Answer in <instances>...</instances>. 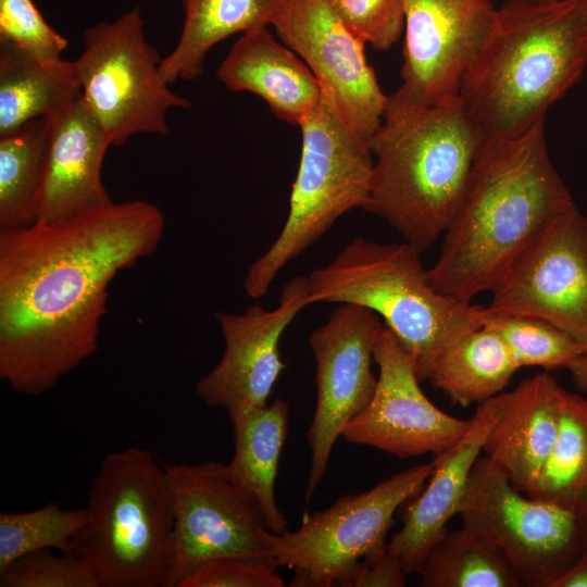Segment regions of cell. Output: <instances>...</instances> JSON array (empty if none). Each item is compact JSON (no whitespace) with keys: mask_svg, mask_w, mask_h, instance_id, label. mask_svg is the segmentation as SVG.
<instances>
[{"mask_svg":"<svg viewBox=\"0 0 587 587\" xmlns=\"http://www.w3.org/2000/svg\"><path fill=\"white\" fill-rule=\"evenodd\" d=\"M497 20L492 0H404L402 83L397 91L423 105L459 97L461 77Z\"/></svg>","mask_w":587,"mask_h":587,"instance_id":"16","label":"cell"},{"mask_svg":"<svg viewBox=\"0 0 587 587\" xmlns=\"http://www.w3.org/2000/svg\"><path fill=\"white\" fill-rule=\"evenodd\" d=\"M342 23L363 42L387 50L404 29V0H327Z\"/></svg>","mask_w":587,"mask_h":587,"instance_id":"33","label":"cell"},{"mask_svg":"<svg viewBox=\"0 0 587 587\" xmlns=\"http://www.w3.org/2000/svg\"><path fill=\"white\" fill-rule=\"evenodd\" d=\"M417 574L421 587H523L504 554L464 526L439 537Z\"/></svg>","mask_w":587,"mask_h":587,"instance_id":"27","label":"cell"},{"mask_svg":"<svg viewBox=\"0 0 587 587\" xmlns=\"http://www.w3.org/2000/svg\"><path fill=\"white\" fill-rule=\"evenodd\" d=\"M519 369L502 339L482 326L449 346L427 380L452 403L467 407L503 392Z\"/></svg>","mask_w":587,"mask_h":587,"instance_id":"25","label":"cell"},{"mask_svg":"<svg viewBox=\"0 0 587 587\" xmlns=\"http://www.w3.org/2000/svg\"><path fill=\"white\" fill-rule=\"evenodd\" d=\"M234 433L235 452L227 464L234 480L258 503L266 528L288 532V523L275 497L278 462L285 445L289 408L275 399L270 404L227 410Z\"/></svg>","mask_w":587,"mask_h":587,"instance_id":"22","label":"cell"},{"mask_svg":"<svg viewBox=\"0 0 587 587\" xmlns=\"http://www.w3.org/2000/svg\"><path fill=\"white\" fill-rule=\"evenodd\" d=\"M164 467L174 514L165 587H178L191 571L213 559L240 557L272 564L261 510L234 480L227 464L208 461Z\"/></svg>","mask_w":587,"mask_h":587,"instance_id":"11","label":"cell"},{"mask_svg":"<svg viewBox=\"0 0 587 587\" xmlns=\"http://www.w3.org/2000/svg\"><path fill=\"white\" fill-rule=\"evenodd\" d=\"M73 552L101 587H165L174 524L165 467L130 447L107 454L90 487Z\"/></svg>","mask_w":587,"mask_h":587,"instance_id":"6","label":"cell"},{"mask_svg":"<svg viewBox=\"0 0 587 587\" xmlns=\"http://www.w3.org/2000/svg\"><path fill=\"white\" fill-rule=\"evenodd\" d=\"M490 292L486 313L544 320L587 348V218L575 204L544 227Z\"/></svg>","mask_w":587,"mask_h":587,"instance_id":"13","label":"cell"},{"mask_svg":"<svg viewBox=\"0 0 587 587\" xmlns=\"http://www.w3.org/2000/svg\"><path fill=\"white\" fill-rule=\"evenodd\" d=\"M482 322L502 339L520 367L567 369L587 351L570 334L537 317L484 311Z\"/></svg>","mask_w":587,"mask_h":587,"instance_id":"30","label":"cell"},{"mask_svg":"<svg viewBox=\"0 0 587 587\" xmlns=\"http://www.w3.org/2000/svg\"><path fill=\"white\" fill-rule=\"evenodd\" d=\"M433 473V462L397 473L357 495H345L315 512L296 530L265 533L272 564L295 571L290 586H342L364 558L387 550L395 513L415 498Z\"/></svg>","mask_w":587,"mask_h":587,"instance_id":"9","label":"cell"},{"mask_svg":"<svg viewBox=\"0 0 587 587\" xmlns=\"http://www.w3.org/2000/svg\"><path fill=\"white\" fill-rule=\"evenodd\" d=\"M276 570L266 561L218 558L197 566L178 587H283L285 583Z\"/></svg>","mask_w":587,"mask_h":587,"instance_id":"34","label":"cell"},{"mask_svg":"<svg viewBox=\"0 0 587 587\" xmlns=\"http://www.w3.org/2000/svg\"><path fill=\"white\" fill-rule=\"evenodd\" d=\"M407 576L400 560L386 550L376 557L362 559L342 587H403Z\"/></svg>","mask_w":587,"mask_h":587,"instance_id":"35","label":"cell"},{"mask_svg":"<svg viewBox=\"0 0 587 587\" xmlns=\"http://www.w3.org/2000/svg\"><path fill=\"white\" fill-rule=\"evenodd\" d=\"M0 587H101L91 565L75 552L45 549L0 571Z\"/></svg>","mask_w":587,"mask_h":587,"instance_id":"31","label":"cell"},{"mask_svg":"<svg viewBox=\"0 0 587 587\" xmlns=\"http://www.w3.org/2000/svg\"><path fill=\"white\" fill-rule=\"evenodd\" d=\"M80 95L74 61L42 62L0 40V136L55 114Z\"/></svg>","mask_w":587,"mask_h":587,"instance_id":"23","label":"cell"},{"mask_svg":"<svg viewBox=\"0 0 587 587\" xmlns=\"http://www.w3.org/2000/svg\"><path fill=\"white\" fill-rule=\"evenodd\" d=\"M373 359L379 372L375 392L365 410L342 429L345 440L405 459L438 455L465 435L472 417H454L430 402L420 387L411 355L386 326Z\"/></svg>","mask_w":587,"mask_h":587,"instance_id":"15","label":"cell"},{"mask_svg":"<svg viewBox=\"0 0 587 587\" xmlns=\"http://www.w3.org/2000/svg\"><path fill=\"white\" fill-rule=\"evenodd\" d=\"M0 40L42 62L61 60L67 40L43 18L33 0H0Z\"/></svg>","mask_w":587,"mask_h":587,"instance_id":"32","label":"cell"},{"mask_svg":"<svg viewBox=\"0 0 587 587\" xmlns=\"http://www.w3.org/2000/svg\"><path fill=\"white\" fill-rule=\"evenodd\" d=\"M161 60L145 37L139 7L86 29L74 62L83 99L111 146L140 133L166 135L167 111L189 108L168 88Z\"/></svg>","mask_w":587,"mask_h":587,"instance_id":"8","label":"cell"},{"mask_svg":"<svg viewBox=\"0 0 587 587\" xmlns=\"http://www.w3.org/2000/svg\"><path fill=\"white\" fill-rule=\"evenodd\" d=\"M573 204L547 150L545 118L520 136L486 139L427 270L430 285L462 301L491 291L544 227Z\"/></svg>","mask_w":587,"mask_h":587,"instance_id":"2","label":"cell"},{"mask_svg":"<svg viewBox=\"0 0 587 587\" xmlns=\"http://www.w3.org/2000/svg\"><path fill=\"white\" fill-rule=\"evenodd\" d=\"M458 514L504 554L523 587H551L587 549L577 512L516 490L486 455L472 469Z\"/></svg>","mask_w":587,"mask_h":587,"instance_id":"10","label":"cell"},{"mask_svg":"<svg viewBox=\"0 0 587 587\" xmlns=\"http://www.w3.org/2000/svg\"><path fill=\"white\" fill-rule=\"evenodd\" d=\"M309 304L308 278L298 276L283 287L278 305L272 310L254 303L242 313L216 312L225 349L217 364L197 383L201 400L226 411L266 404L286 367L279 353L280 337Z\"/></svg>","mask_w":587,"mask_h":587,"instance_id":"17","label":"cell"},{"mask_svg":"<svg viewBox=\"0 0 587 587\" xmlns=\"http://www.w3.org/2000/svg\"><path fill=\"white\" fill-rule=\"evenodd\" d=\"M216 75L229 90L260 97L276 117L297 126L322 97L307 64L268 26L241 34Z\"/></svg>","mask_w":587,"mask_h":587,"instance_id":"21","label":"cell"},{"mask_svg":"<svg viewBox=\"0 0 587 587\" xmlns=\"http://www.w3.org/2000/svg\"><path fill=\"white\" fill-rule=\"evenodd\" d=\"M587 546V496L577 511Z\"/></svg>","mask_w":587,"mask_h":587,"instance_id":"38","label":"cell"},{"mask_svg":"<svg viewBox=\"0 0 587 587\" xmlns=\"http://www.w3.org/2000/svg\"><path fill=\"white\" fill-rule=\"evenodd\" d=\"M420 254L405 241L354 238L307 278L310 304L349 303L377 314L411 355L423 382L449 346L483 326L484 307L436 291Z\"/></svg>","mask_w":587,"mask_h":587,"instance_id":"5","label":"cell"},{"mask_svg":"<svg viewBox=\"0 0 587 587\" xmlns=\"http://www.w3.org/2000/svg\"><path fill=\"white\" fill-rule=\"evenodd\" d=\"M562 387L547 372L501 392V409L484 447L512 486L527 494L552 448L559 426Z\"/></svg>","mask_w":587,"mask_h":587,"instance_id":"20","label":"cell"},{"mask_svg":"<svg viewBox=\"0 0 587 587\" xmlns=\"http://www.w3.org/2000/svg\"><path fill=\"white\" fill-rule=\"evenodd\" d=\"M526 496L578 511L587 496V399L562 389L552 448Z\"/></svg>","mask_w":587,"mask_h":587,"instance_id":"28","label":"cell"},{"mask_svg":"<svg viewBox=\"0 0 587 587\" xmlns=\"http://www.w3.org/2000/svg\"><path fill=\"white\" fill-rule=\"evenodd\" d=\"M299 127L302 148L286 222L243 280L246 295L253 299L263 297L280 270L341 215L364 209L370 199L374 166L370 141L342 122L323 92Z\"/></svg>","mask_w":587,"mask_h":587,"instance_id":"7","label":"cell"},{"mask_svg":"<svg viewBox=\"0 0 587 587\" xmlns=\"http://www.w3.org/2000/svg\"><path fill=\"white\" fill-rule=\"evenodd\" d=\"M384 326L374 312L341 303L309 337L316 366V403L307 432L311 450L307 503L326 473L342 429L372 400L377 377L371 366Z\"/></svg>","mask_w":587,"mask_h":587,"instance_id":"12","label":"cell"},{"mask_svg":"<svg viewBox=\"0 0 587 587\" xmlns=\"http://www.w3.org/2000/svg\"><path fill=\"white\" fill-rule=\"evenodd\" d=\"M282 5L283 0H183L180 36L161 60L164 79L168 84L195 79L211 48L234 34L272 26Z\"/></svg>","mask_w":587,"mask_h":587,"instance_id":"24","label":"cell"},{"mask_svg":"<svg viewBox=\"0 0 587 587\" xmlns=\"http://www.w3.org/2000/svg\"><path fill=\"white\" fill-rule=\"evenodd\" d=\"M586 66L587 0H508L459 97L486 139L513 138L544 120Z\"/></svg>","mask_w":587,"mask_h":587,"instance_id":"4","label":"cell"},{"mask_svg":"<svg viewBox=\"0 0 587 587\" xmlns=\"http://www.w3.org/2000/svg\"><path fill=\"white\" fill-rule=\"evenodd\" d=\"M49 141V122L35 118L0 136V229L37 220Z\"/></svg>","mask_w":587,"mask_h":587,"instance_id":"26","label":"cell"},{"mask_svg":"<svg viewBox=\"0 0 587 587\" xmlns=\"http://www.w3.org/2000/svg\"><path fill=\"white\" fill-rule=\"evenodd\" d=\"M551 587H587V549Z\"/></svg>","mask_w":587,"mask_h":587,"instance_id":"36","label":"cell"},{"mask_svg":"<svg viewBox=\"0 0 587 587\" xmlns=\"http://www.w3.org/2000/svg\"><path fill=\"white\" fill-rule=\"evenodd\" d=\"M485 140L460 97L423 105L396 90L370 139L374 166L364 209L426 251L452 222Z\"/></svg>","mask_w":587,"mask_h":587,"instance_id":"3","label":"cell"},{"mask_svg":"<svg viewBox=\"0 0 587 587\" xmlns=\"http://www.w3.org/2000/svg\"><path fill=\"white\" fill-rule=\"evenodd\" d=\"M86 516L85 509H64L57 503L28 512H1L0 571L35 551L73 552L74 539Z\"/></svg>","mask_w":587,"mask_h":587,"instance_id":"29","label":"cell"},{"mask_svg":"<svg viewBox=\"0 0 587 587\" xmlns=\"http://www.w3.org/2000/svg\"><path fill=\"white\" fill-rule=\"evenodd\" d=\"M47 120L49 141L36 222L62 221L112 203L101 177L111 143L83 96Z\"/></svg>","mask_w":587,"mask_h":587,"instance_id":"18","label":"cell"},{"mask_svg":"<svg viewBox=\"0 0 587 587\" xmlns=\"http://www.w3.org/2000/svg\"><path fill=\"white\" fill-rule=\"evenodd\" d=\"M272 26L310 68L342 122L370 141L382 123L387 95L367 62L365 42L327 0H283Z\"/></svg>","mask_w":587,"mask_h":587,"instance_id":"14","label":"cell"},{"mask_svg":"<svg viewBox=\"0 0 587 587\" xmlns=\"http://www.w3.org/2000/svg\"><path fill=\"white\" fill-rule=\"evenodd\" d=\"M500 409L501 394L477 405L465 435L435 455L426 485L409 501L401 529L387 544V551L400 560L408 575L419 573L426 553L458 514L472 469Z\"/></svg>","mask_w":587,"mask_h":587,"instance_id":"19","label":"cell"},{"mask_svg":"<svg viewBox=\"0 0 587 587\" xmlns=\"http://www.w3.org/2000/svg\"><path fill=\"white\" fill-rule=\"evenodd\" d=\"M575 387L587 392V351L567 367Z\"/></svg>","mask_w":587,"mask_h":587,"instance_id":"37","label":"cell"},{"mask_svg":"<svg viewBox=\"0 0 587 587\" xmlns=\"http://www.w3.org/2000/svg\"><path fill=\"white\" fill-rule=\"evenodd\" d=\"M164 228L155 204L132 200L0 229V378L38 396L90 358L111 282L153 253Z\"/></svg>","mask_w":587,"mask_h":587,"instance_id":"1","label":"cell"},{"mask_svg":"<svg viewBox=\"0 0 587 587\" xmlns=\"http://www.w3.org/2000/svg\"><path fill=\"white\" fill-rule=\"evenodd\" d=\"M526 1H533V2H552L557 0H526Z\"/></svg>","mask_w":587,"mask_h":587,"instance_id":"39","label":"cell"}]
</instances>
